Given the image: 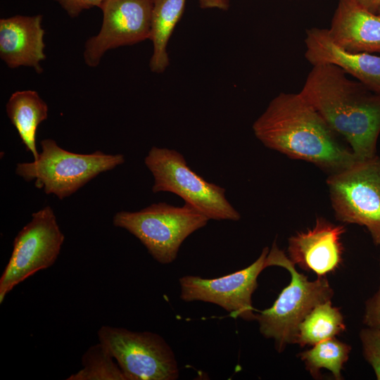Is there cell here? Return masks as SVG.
<instances>
[{
	"instance_id": "obj_1",
	"label": "cell",
	"mask_w": 380,
	"mask_h": 380,
	"mask_svg": "<svg viewBox=\"0 0 380 380\" xmlns=\"http://www.w3.org/2000/svg\"><path fill=\"white\" fill-rule=\"evenodd\" d=\"M266 147L312 163L331 174L360 160L299 93H280L253 125Z\"/></svg>"
},
{
	"instance_id": "obj_2",
	"label": "cell",
	"mask_w": 380,
	"mask_h": 380,
	"mask_svg": "<svg viewBox=\"0 0 380 380\" xmlns=\"http://www.w3.org/2000/svg\"><path fill=\"white\" fill-rule=\"evenodd\" d=\"M300 93L359 160L376 155L380 94L327 63L312 66Z\"/></svg>"
},
{
	"instance_id": "obj_3",
	"label": "cell",
	"mask_w": 380,
	"mask_h": 380,
	"mask_svg": "<svg viewBox=\"0 0 380 380\" xmlns=\"http://www.w3.org/2000/svg\"><path fill=\"white\" fill-rule=\"evenodd\" d=\"M266 266H279L291 274V281L270 308L257 310L255 320L261 334L274 341L281 353L288 344L296 343L299 325L317 305L331 300L334 291L325 277L315 281L298 272L283 251L272 243L266 258Z\"/></svg>"
},
{
	"instance_id": "obj_4",
	"label": "cell",
	"mask_w": 380,
	"mask_h": 380,
	"mask_svg": "<svg viewBox=\"0 0 380 380\" xmlns=\"http://www.w3.org/2000/svg\"><path fill=\"white\" fill-rule=\"evenodd\" d=\"M42 151L32 162L19 163L15 173L25 181H34L37 189L63 200L75 193L99 174L125 162L122 154L96 151L89 154L70 152L55 140L40 141Z\"/></svg>"
},
{
	"instance_id": "obj_5",
	"label": "cell",
	"mask_w": 380,
	"mask_h": 380,
	"mask_svg": "<svg viewBox=\"0 0 380 380\" xmlns=\"http://www.w3.org/2000/svg\"><path fill=\"white\" fill-rule=\"evenodd\" d=\"M208 220L186 203L175 206L160 202L137 212H118L113 223L137 238L158 262L168 265L177 258L184 240Z\"/></svg>"
},
{
	"instance_id": "obj_6",
	"label": "cell",
	"mask_w": 380,
	"mask_h": 380,
	"mask_svg": "<svg viewBox=\"0 0 380 380\" xmlns=\"http://www.w3.org/2000/svg\"><path fill=\"white\" fill-rule=\"evenodd\" d=\"M144 163L153 176V193L175 194L209 220L241 219L240 213L227 199L225 189L207 182L192 170L179 152L153 146Z\"/></svg>"
},
{
	"instance_id": "obj_7",
	"label": "cell",
	"mask_w": 380,
	"mask_h": 380,
	"mask_svg": "<svg viewBox=\"0 0 380 380\" xmlns=\"http://www.w3.org/2000/svg\"><path fill=\"white\" fill-rule=\"evenodd\" d=\"M327 183L336 218L365 227L380 246V156L357 160Z\"/></svg>"
},
{
	"instance_id": "obj_8",
	"label": "cell",
	"mask_w": 380,
	"mask_h": 380,
	"mask_svg": "<svg viewBox=\"0 0 380 380\" xmlns=\"http://www.w3.org/2000/svg\"><path fill=\"white\" fill-rule=\"evenodd\" d=\"M99 341L111 353L126 380H176L179 366L165 340L151 331H133L122 327L102 326Z\"/></svg>"
},
{
	"instance_id": "obj_9",
	"label": "cell",
	"mask_w": 380,
	"mask_h": 380,
	"mask_svg": "<svg viewBox=\"0 0 380 380\" xmlns=\"http://www.w3.org/2000/svg\"><path fill=\"white\" fill-rule=\"evenodd\" d=\"M64 240L49 205L32 213L31 220L15 237L11 258L0 277V304L18 284L52 266Z\"/></svg>"
},
{
	"instance_id": "obj_10",
	"label": "cell",
	"mask_w": 380,
	"mask_h": 380,
	"mask_svg": "<svg viewBox=\"0 0 380 380\" xmlns=\"http://www.w3.org/2000/svg\"><path fill=\"white\" fill-rule=\"evenodd\" d=\"M269 248L265 247L258 258L248 267L215 279L186 275L179 279L180 298L186 302L203 301L220 306L235 317L255 320L256 310L252 296L258 287V277L267 267Z\"/></svg>"
},
{
	"instance_id": "obj_11",
	"label": "cell",
	"mask_w": 380,
	"mask_h": 380,
	"mask_svg": "<svg viewBox=\"0 0 380 380\" xmlns=\"http://www.w3.org/2000/svg\"><path fill=\"white\" fill-rule=\"evenodd\" d=\"M152 8L153 0H105L101 30L84 45L86 65L95 68L106 51L148 39Z\"/></svg>"
},
{
	"instance_id": "obj_12",
	"label": "cell",
	"mask_w": 380,
	"mask_h": 380,
	"mask_svg": "<svg viewBox=\"0 0 380 380\" xmlns=\"http://www.w3.org/2000/svg\"><path fill=\"white\" fill-rule=\"evenodd\" d=\"M345 231L344 226L318 218L312 229L297 232L289 239V258L301 269L324 277L341 264V236Z\"/></svg>"
},
{
	"instance_id": "obj_13",
	"label": "cell",
	"mask_w": 380,
	"mask_h": 380,
	"mask_svg": "<svg viewBox=\"0 0 380 380\" xmlns=\"http://www.w3.org/2000/svg\"><path fill=\"white\" fill-rule=\"evenodd\" d=\"M305 44V57L312 66L325 63L336 65L380 94V56L341 48L332 40L328 29L308 30Z\"/></svg>"
},
{
	"instance_id": "obj_14",
	"label": "cell",
	"mask_w": 380,
	"mask_h": 380,
	"mask_svg": "<svg viewBox=\"0 0 380 380\" xmlns=\"http://www.w3.org/2000/svg\"><path fill=\"white\" fill-rule=\"evenodd\" d=\"M40 14L15 15L0 20V57L10 68L32 67L43 72L40 63L45 60V31Z\"/></svg>"
},
{
	"instance_id": "obj_15",
	"label": "cell",
	"mask_w": 380,
	"mask_h": 380,
	"mask_svg": "<svg viewBox=\"0 0 380 380\" xmlns=\"http://www.w3.org/2000/svg\"><path fill=\"white\" fill-rule=\"evenodd\" d=\"M328 32L347 51L380 53V15L355 0H338Z\"/></svg>"
},
{
	"instance_id": "obj_16",
	"label": "cell",
	"mask_w": 380,
	"mask_h": 380,
	"mask_svg": "<svg viewBox=\"0 0 380 380\" xmlns=\"http://www.w3.org/2000/svg\"><path fill=\"white\" fill-rule=\"evenodd\" d=\"M6 110L26 151L36 160L39 155L36 146L37 132L39 124L48 118L46 103L36 91H17L9 97Z\"/></svg>"
},
{
	"instance_id": "obj_17",
	"label": "cell",
	"mask_w": 380,
	"mask_h": 380,
	"mask_svg": "<svg viewBox=\"0 0 380 380\" xmlns=\"http://www.w3.org/2000/svg\"><path fill=\"white\" fill-rule=\"evenodd\" d=\"M186 0H153L149 39L153 53L149 62L151 72H163L170 64L167 44L184 14Z\"/></svg>"
},
{
	"instance_id": "obj_18",
	"label": "cell",
	"mask_w": 380,
	"mask_h": 380,
	"mask_svg": "<svg viewBox=\"0 0 380 380\" xmlns=\"http://www.w3.org/2000/svg\"><path fill=\"white\" fill-rule=\"evenodd\" d=\"M346 329L343 317L331 300L316 305L299 325L296 343L301 346H314L335 337Z\"/></svg>"
},
{
	"instance_id": "obj_19",
	"label": "cell",
	"mask_w": 380,
	"mask_h": 380,
	"mask_svg": "<svg viewBox=\"0 0 380 380\" xmlns=\"http://www.w3.org/2000/svg\"><path fill=\"white\" fill-rule=\"evenodd\" d=\"M350 352L349 345L333 337L315 344L298 356L314 378L319 376L321 369H327L339 380L342 379L341 370L348 360Z\"/></svg>"
},
{
	"instance_id": "obj_20",
	"label": "cell",
	"mask_w": 380,
	"mask_h": 380,
	"mask_svg": "<svg viewBox=\"0 0 380 380\" xmlns=\"http://www.w3.org/2000/svg\"><path fill=\"white\" fill-rule=\"evenodd\" d=\"M82 368L67 380H126L109 350L103 343L89 347L82 357Z\"/></svg>"
},
{
	"instance_id": "obj_21",
	"label": "cell",
	"mask_w": 380,
	"mask_h": 380,
	"mask_svg": "<svg viewBox=\"0 0 380 380\" xmlns=\"http://www.w3.org/2000/svg\"><path fill=\"white\" fill-rule=\"evenodd\" d=\"M363 354L380 380V329L366 327L360 333Z\"/></svg>"
},
{
	"instance_id": "obj_22",
	"label": "cell",
	"mask_w": 380,
	"mask_h": 380,
	"mask_svg": "<svg viewBox=\"0 0 380 380\" xmlns=\"http://www.w3.org/2000/svg\"><path fill=\"white\" fill-rule=\"evenodd\" d=\"M71 18L77 17L83 11L94 7L101 8L105 0H53Z\"/></svg>"
},
{
	"instance_id": "obj_23",
	"label": "cell",
	"mask_w": 380,
	"mask_h": 380,
	"mask_svg": "<svg viewBox=\"0 0 380 380\" xmlns=\"http://www.w3.org/2000/svg\"><path fill=\"white\" fill-rule=\"evenodd\" d=\"M363 323L367 327L380 329V286L366 302Z\"/></svg>"
},
{
	"instance_id": "obj_24",
	"label": "cell",
	"mask_w": 380,
	"mask_h": 380,
	"mask_svg": "<svg viewBox=\"0 0 380 380\" xmlns=\"http://www.w3.org/2000/svg\"><path fill=\"white\" fill-rule=\"evenodd\" d=\"M199 6L203 9L217 8L227 11L230 7V0H198Z\"/></svg>"
},
{
	"instance_id": "obj_25",
	"label": "cell",
	"mask_w": 380,
	"mask_h": 380,
	"mask_svg": "<svg viewBox=\"0 0 380 380\" xmlns=\"http://www.w3.org/2000/svg\"><path fill=\"white\" fill-rule=\"evenodd\" d=\"M358 4L372 13H377L380 8V0H355Z\"/></svg>"
},
{
	"instance_id": "obj_26",
	"label": "cell",
	"mask_w": 380,
	"mask_h": 380,
	"mask_svg": "<svg viewBox=\"0 0 380 380\" xmlns=\"http://www.w3.org/2000/svg\"><path fill=\"white\" fill-rule=\"evenodd\" d=\"M377 13H379L380 15V8H379Z\"/></svg>"
}]
</instances>
